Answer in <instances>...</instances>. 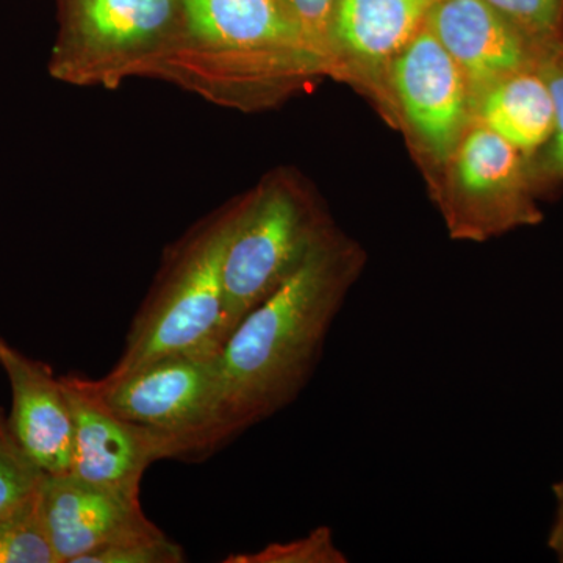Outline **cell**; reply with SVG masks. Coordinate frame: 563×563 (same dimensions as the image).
Masks as SVG:
<instances>
[{"mask_svg": "<svg viewBox=\"0 0 563 563\" xmlns=\"http://www.w3.org/2000/svg\"><path fill=\"white\" fill-rule=\"evenodd\" d=\"M358 265L354 250L331 236L236 325L217 357L214 450L298 399Z\"/></svg>", "mask_w": 563, "mask_h": 563, "instance_id": "6da1fadb", "label": "cell"}, {"mask_svg": "<svg viewBox=\"0 0 563 563\" xmlns=\"http://www.w3.org/2000/svg\"><path fill=\"white\" fill-rule=\"evenodd\" d=\"M246 207L211 218L177 244L107 376H122L172 355L220 354L229 339L222 268Z\"/></svg>", "mask_w": 563, "mask_h": 563, "instance_id": "7a4b0ae2", "label": "cell"}, {"mask_svg": "<svg viewBox=\"0 0 563 563\" xmlns=\"http://www.w3.org/2000/svg\"><path fill=\"white\" fill-rule=\"evenodd\" d=\"M217 355H172L118 377L88 379L107 409L162 437L172 459L214 451Z\"/></svg>", "mask_w": 563, "mask_h": 563, "instance_id": "3957f363", "label": "cell"}, {"mask_svg": "<svg viewBox=\"0 0 563 563\" xmlns=\"http://www.w3.org/2000/svg\"><path fill=\"white\" fill-rule=\"evenodd\" d=\"M328 239L331 235L291 191L273 188L247 203L222 268L229 336Z\"/></svg>", "mask_w": 563, "mask_h": 563, "instance_id": "277c9868", "label": "cell"}, {"mask_svg": "<svg viewBox=\"0 0 563 563\" xmlns=\"http://www.w3.org/2000/svg\"><path fill=\"white\" fill-rule=\"evenodd\" d=\"M73 413V461L70 474L87 483L102 485L140 498V485L147 466L172 459L162 437L107 409L91 390L88 379L62 377Z\"/></svg>", "mask_w": 563, "mask_h": 563, "instance_id": "5b68a950", "label": "cell"}, {"mask_svg": "<svg viewBox=\"0 0 563 563\" xmlns=\"http://www.w3.org/2000/svg\"><path fill=\"white\" fill-rule=\"evenodd\" d=\"M40 495L58 563H80L110 544L161 529L144 515L140 498L70 473L44 474Z\"/></svg>", "mask_w": 563, "mask_h": 563, "instance_id": "8992f818", "label": "cell"}, {"mask_svg": "<svg viewBox=\"0 0 563 563\" xmlns=\"http://www.w3.org/2000/svg\"><path fill=\"white\" fill-rule=\"evenodd\" d=\"M0 366L10 380V433L44 474L70 472L73 413L60 379L0 335Z\"/></svg>", "mask_w": 563, "mask_h": 563, "instance_id": "52a82bcc", "label": "cell"}, {"mask_svg": "<svg viewBox=\"0 0 563 563\" xmlns=\"http://www.w3.org/2000/svg\"><path fill=\"white\" fill-rule=\"evenodd\" d=\"M393 81L413 128L437 154H446L465 118L466 79L428 25L399 52Z\"/></svg>", "mask_w": 563, "mask_h": 563, "instance_id": "ba28073f", "label": "cell"}, {"mask_svg": "<svg viewBox=\"0 0 563 563\" xmlns=\"http://www.w3.org/2000/svg\"><path fill=\"white\" fill-rule=\"evenodd\" d=\"M426 25L479 88L532 65V44L485 0H433Z\"/></svg>", "mask_w": 563, "mask_h": 563, "instance_id": "9c48e42d", "label": "cell"}, {"mask_svg": "<svg viewBox=\"0 0 563 563\" xmlns=\"http://www.w3.org/2000/svg\"><path fill=\"white\" fill-rule=\"evenodd\" d=\"M199 40L232 49H313L282 0H181Z\"/></svg>", "mask_w": 563, "mask_h": 563, "instance_id": "30bf717a", "label": "cell"}, {"mask_svg": "<svg viewBox=\"0 0 563 563\" xmlns=\"http://www.w3.org/2000/svg\"><path fill=\"white\" fill-rule=\"evenodd\" d=\"M433 0H340L333 31L357 57H395L426 24Z\"/></svg>", "mask_w": 563, "mask_h": 563, "instance_id": "8fae6325", "label": "cell"}, {"mask_svg": "<svg viewBox=\"0 0 563 563\" xmlns=\"http://www.w3.org/2000/svg\"><path fill=\"white\" fill-rule=\"evenodd\" d=\"M481 117L520 152L544 146L553 136L555 106L543 74L526 68L496 81L485 92Z\"/></svg>", "mask_w": 563, "mask_h": 563, "instance_id": "7c38bea8", "label": "cell"}, {"mask_svg": "<svg viewBox=\"0 0 563 563\" xmlns=\"http://www.w3.org/2000/svg\"><path fill=\"white\" fill-rule=\"evenodd\" d=\"M461 187L473 198L501 201L521 221H531L532 213L521 202L523 165L521 152L493 132L487 125L470 133L457 157Z\"/></svg>", "mask_w": 563, "mask_h": 563, "instance_id": "4fadbf2b", "label": "cell"}, {"mask_svg": "<svg viewBox=\"0 0 563 563\" xmlns=\"http://www.w3.org/2000/svg\"><path fill=\"white\" fill-rule=\"evenodd\" d=\"M73 13L81 31L110 46L154 36L173 20L181 0H76Z\"/></svg>", "mask_w": 563, "mask_h": 563, "instance_id": "5bb4252c", "label": "cell"}, {"mask_svg": "<svg viewBox=\"0 0 563 563\" xmlns=\"http://www.w3.org/2000/svg\"><path fill=\"white\" fill-rule=\"evenodd\" d=\"M0 563H58L44 521L40 487L0 518Z\"/></svg>", "mask_w": 563, "mask_h": 563, "instance_id": "9a60e30c", "label": "cell"}, {"mask_svg": "<svg viewBox=\"0 0 563 563\" xmlns=\"http://www.w3.org/2000/svg\"><path fill=\"white\" fill-rule=\"evenodd\" d=\"M225 563H347L350 558L336 543L329 526H320L313 531L288 542L266 544L254 553L231 554Z\"/></svg>", "mask_w": 563, "mask_h": 563, "instance_id": "2e32d148", "label": "cell"}, {"mask_svg": "<svg viewBox=\"0 0 563 563\" xmlns=\"http://www.w3.org/2000/svg\"><path fill=\"white\" fill-rule=\"evenodd\" d=\"M43 477L38 466L22 453L7 424L0 435V518L27 499Z\"/></svg>", "mask_w": 563, "mask_h": 563, "instance_id": "e0dca14e", "label": "cell"}, {"mask_svg": "<svg viewBox=\"0 0 563 563\" xmlns=\"http://www.w3.org/2000/svg\"><path fill=\"white\" fill-rule=\"evenodd\" d=\"M529 43H550L561 27L563 0H485Z\"/></svg>", "mask_w": 563, "mask_h": 563, "instance_id": "ac0fdd59", "label": "cell"}, {"mask_svg": "<svg viewBox=\"0 0 563 563\" xmlns=\"http://www.w3.org/2000/svg\"><path fill=\"white\" fill-rule=\"evenodd\" d=\"M187 561L184 548L162 529L129 537L103 550L85 555L80 563H180Z\"/></svg>", "mask_w": 563, "mask_h": 563, "instance_id": "d6986e66", "label": "cell"}, {"mask_svg": "<svg viewBox=\"0 0 563 563\" xmlns=\"http://www.w3.org/2000/svg\"><path fill=\"white\" fill-rule=\"evenodd\" d=\"M539 63L555 106V125L553 136L548 141V152L544 155L543 168L551 176L563 177V55L554 52Z\"/></svg>", "mask_w": 563, "mask_h": 563, "instance_id": "ffe728a7", "label": "cell"}, {"mask_svg": "<svg viewBox=\"0 0 563 563\" xmlns=\"http://www.w3.org/2000/svg\"><path fill=\"white\" fill-rule=\"evenodd\" d=\"M282 2L314 47L333 29L340 0H282Z\"/></svg>", "mask_w": 563, "mask_h": 563, "instance_id": "44dd1931", "label": "cell"}, {"mask_svg": "<svg viewBox=\"0 0 563 563\" xmlns=\"http://www.w3.org/2000/svg\"><path fill=\"white\" fill-rule=\"evenodd\" d=\"M555 498H558V514H555L553 531H551L550 547L559 558H563V481L555 485Z\"/></svg>", "mask_w": 563, "mask_h": 563, "instance_id": "7402d4cb", "label": "cell"}, {"mask_svg": "<svg viewBox=\"0 0 563 563\" xmlns=\"http://www.w3.org/2000/svg\"><path fill=\"white\" fill-rule=\"evenodd\" d=\"M7 421L3 420L2 417H0V435H2L3 429H5Z\"/></svg>", "mask_w": 563, "mask_h": 563, "instance_id": "603a6c76", "label": "cell"}, {"mask_svg": "<svg viewBox=\"0 0 563 563\" xmlns=\"http://www.w3.org/2000/svg\"><path fill=\"white\" fill-rule=\"evenodd\" d=\"M561 559H562V561H563V558H561Z\"/></svg>", "mask_w": 563, "mask_h": 563, "instance_id": "cb8c5ba5", "label": "cell"}]
</instances>
